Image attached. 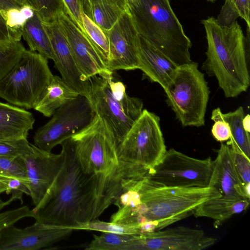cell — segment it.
I'll return each mask as SVG.
<instances>
[{"mask_svg": "<svg viewBox=\"0 0 250 250\" xmlns=\"http://www.w3.org/2000/svg\"><path fill=\"white\" fill-rule=\"evenodd\" d=\"M21 36L29 50L38 52L48 60H53L54 54L49 38L42 21L35 12L24 25Z\"/></svg>", "mask_w": 250, "mask_h": 250, "instance_id": "obj_25", "label": "cell"}, {"mask_svg": "<svg viewBox=\"0 0 250 250\" xmlns=\"http://www.w3.org/2000/svg\"><path fill=\"white\" fill-rule=\"evenodd\" d=\"M166 151L160 118L147 109L143 110L118 145L121 161L140 166L148 170L160 162Z\"/></svg>", "mask_w": 250, "mask_h": 250, "instance_id": "obj_9", "label": "cell"}, {"mask_svg": "<svg viewBox=\"0 0 250 250\" xmlns=\"http://www.w3.org/2000/svg\"><path fill=\"white\" fill-rule=\"evenodd\" d=\"M73 230L38 221L22 229L12 225L0 231V250H38L45 249L67 238Z\"/></svg>", "mask_w": 250, "mask_h": 250, "instance_id": "obj_14", "label": "cell"}, {"mask_svg": "<svg viewBox=\"0 0 250 250\" xmlns=\"http://www.w3.org/2000/svg\"><path fill=\"white\" fill-rule=\"evenodd\" d=\"M80 94L58 76H53L34 109L50 117L61 106L75 99Z\"/></svg>", "mask_w": 250, "mask_h": 250, "instance_id": "obj_21", "label": "cell"}, {"mask_svg": "<svg viewBox=\"0 0 250 250\" xmlns=\"http://www.w3.org/2000/svg\"><path fill=\"white\" fill-rule=\"evenodd\" d=\"M208 1V2H214L215 1H216L217 0H207Z\"/></svg>", "mask_w": 250, "mask_h": 250, "instance_id": "obj_46", "label": "cell"}, {"mask_svg": "<svg viewBox=\"0 0 250 250\" xmlns=\"http://www.w3.org/2000/svg\"><path fill=\"white\" fill-rule=\"evenodd\" d=\"M208 186L215 188L223 199L238 201L250 199L234 167L230 148L227 144H221Z\"/></svg>", "mask_w": 250, "mask_h": 250, "instance_id": "obj_18", "label": "cell"}, {"mask_svg": "<svg viewBox=\"0 0 250 250\" xmlns=\"http://www.w3.org/2000/svg\"><path fill=\"white\" fill-rule=\"evenodd\" d=\"M7 190V185L6 182L0 180V193L5 192Z\"/></svg>", "mask_w": 250, "mask_h": 250, "instance_id": "obj_44", "label": "cell"}, {"mask_svg": "<svg viewBox=\"0 0 250 250\" xmlns=\"http://www.w3.org/2000/svg\"><path fill=\"white\" fill-rule=\"evenodd\" d=\"M120 8L124 11L129 13L130 9L138 5L140 0H115Z\"/></svg>", "mask_w": 250, "mask_h": 250, "instance_id": "obj_42", "label": "cell"}, {"mask_svg": "<svg viewBox=\"0 0 250 250\" xmlns=\"http://www.w3.org/2000/svg\"><path fill=\"white\" fill-rule=\"evenodd\" d=\"M95 115L91 102L80 94L57 109L52 118L38 129L34 136V145L51 152L55 146L88 126Z\"/></svg>", "mask_w": 250, "mask_h": 250, "instance_id": "obj_11", "label": "cell"}, {"mask_svg": "<svg viewBox=\"0 0 250 250\" xmlns=\"http://www.w3.org/2000/svg\"><path fill=\"white\" fill-rule=\"evenodd\" d=\"M69 138L84 172L109 175L129 164L120 160L114 134L96 114L88 126Z\"/></svg>", "mask_w": 250, "mask_h": 250, "instance_id": "obj_8", "label": "cell"}, {"mask_svg": "<svg viewBox=\"0 0 250 250\" xmlns=\"http://www.w3.org/2000/svg\"><path fill=\"white\" fill-rule=\"evenodd\" d=\"M25 50L21 42L0 41V81L12 68Z\"/></svg>", "mask_w": 250, "mask_h": 250, "instance_id": "obj_29", "label": "cell"}, {"mask_svg": "<svg viewBox=\"0 0 250 250\" xmlns=\"http://www.w3.org/2000/svg\"><path fill=\"white\" fill-rule=\"evenodd\" d=\"M90 102L97 115L103 120L118 144L143 110L142 99L129 96L125 84L112 76H94L89 79Z\"/></svg>", "mask_w": 250, "mask_h": 250, "instance_id": "obj_5", "label": "cell"}, {"mask_svg": "<svg viewBox=\"0 0 250 250\" xmlns=\"http://www.w3.org/2000/svg\"><path fill=\"white\" fill-rule=\"evenodd\" d=\"M7 194H12L11 198L13 200H19L23 203L22 194L30 196V192L28 187L21 180L16 178H10L6 182Z\"/></svg>", "mask_w": 250, "mask_h": 250, "instance_id": "obj_36", "label": "cell"}, {"mask_svg": "<svg viewBox=\"0 0 250 250\" xmlns=\"http://www.w3.org/2000/svg\"><path fill=\"white\" fill-rule=\"evenodd\" d=\"M42 23L51 44L55 66L61 74L62 79L90 101V80H86L82 74L58 18L50 22Z\"/></svg>", "mask_w": 250, "mask_h": 250, "instance_id": "obj_15", "label": "cell"}, {"mask_svg": "<svg viewBox=\"0 0 250 250\" xmlns=\"http://www.w3.org/2000/svg\"><path fill=\"white\" fill-rule=\"evenodd\" d=\"M243 125L244 129L248 132H250V115L248 114L247 115L244 116L243 119Z\"/></svg>", "mask_w": 250, "mask_h": 250, "instance_id": "obj_43", "label": "cell"}, {"mask_svg": "<svg viewBox=\"0 0 250 250\" xmlns=\"http://www.w3.org/2000/svg\"><path fill=\"white\" fill-rule=\"evenodd\" d=\"M201 21L208 43L201 69L216 79L226 98L236 97L250 84V29L245 36L237 21L230 28L220 26L213 17Z\"/></svg>", "mask_w": 250, "mask_h": 250, "instance_id": "obj_3", "label": "cell"}, {"mask_svg": "<svg viewBox=\"0 0 250 250\" xmlns=\"http://www.w3.org/2000/svg\"><path fill=\"white\" fill-rule=\"evenodd\" d=\"M214 122L211 134L217 141L222 142L229 140L231 136L230 127L225 121L217 118H211Z\"/></svg>", "mask_w": 250, "mask_h": 250, "instance_id": "obj_38", "label": "cell"}, {"mask_svg": "<svg viewBox=\"0 0 250 250\" xmlns=\"http://www.w3.org/2000/svg\"><path fill=\"white\" fill-rule=\"evenodd\" d=\"M61 145L62 165L42 200L32 209L36 221L74 230L97 219L128 181L145 174L142 167L130 164L109 175L84 172L70 138Z\"/></svg>", "mask_w": 250, "mask_h": 250, "instance_id": "obj_1", "label": "cell"}, {"mask_svg": "<svg viewBox=\"0 0 250 250\" xmlns=\"http://www.w3.org/2000/svg\"><path fill=\"white\" fill-rule=\"evenodd\" d=\"M10 178L18 179L28 187L23 158L0 155V180L6 183Z\"/></svg>", "mask_w": 250, "mask_h": 250, "instance_id": "obj_30", "label": "cell"}, {"mask_svg": "<svg viewBox=\"0 0 250 250\" xmlns=\"http://www.w3.org/2000/svg\"><path fill=\"white\" fill-rule=\"evenodd\" d=\"M38 17L42 22L52 21L59 15L67 12L62 0H28Z\"/></svg>", "mask_w": 250, "mask_h": 250, "instance_id": "obj_31", "label": "cell"}, {"mask_svg": "<svg viewBox=\"0 0 250 250\" xmlns=\"http://www.w3.org/2000/svg\"><path fill=\"white\" fill-rule=\"evenodd\" d=\"M239 14L229 0H225L217 18L218 24L221 27L230 28L237 21Z\"/></svg>", "mask_w": 250, "mask_h": 250, "instance_id": "obj_35", "label": "cell"}, {"mask_svg": "<svg viewBox=\"0 0 250 250\" xmlns=\"http://www.w3.org/2000/svg\"><path fill=\"white\" fill-rule=\"evenodd\" d=\"M67 14L83 30L82 15L84 0H62Z\"/></svg>", "mask_w": 250, "mask_h": 250, "instance_id": "obj_37", "label": "cell"}, {"mask_svg": "<svg viewBox=\"0 0 250 250\" xmlns=\"http://www.w3.org/2000/svg\"><path fill=\"white\" fill-rule=\"evenodd\" d=\"M74 230H86L122 234H138L141 233L137 226L113 222H104L97 219L80 224Z\"/></svg>", "mask_w": 250, "mask_h": 250, "instance_id": "obj_28", "label": "cell"}, {"mask_svg": "<svg viewBox=\"0 0 250 250\" xmlns=\"http://www.w3.org/2000/svg\"><path fill=\"white\" fill-rule=\"evenodd\" d=\"M107 36L110 48L107 67L112 71L133 70L139 68L137 41L139 34L130 14L124 12L109 30Z\"/></svg>", "mask_w": 250, "mask_h": 250, "instance_id": "obj_16", "label": "cell"}, {"mask_svg": "<svg viewBox=\"0 0 250 250\" xmlns=\"http://www.w3.org/2000/svg\"><path fill=\"white\" fill-rule=\"evenodd\" d=\"M82 20L84 31L98 50L107 66L110 55L109 42L107 36L83 12L82 13Z\"/></svg>", "mask_w": 250, "mask_h": 250, "instance_id": "obj_27", "label": "cell"}, {"mask_svg": "<svg viewBox=\"0 0 250 250\" xmlns=\"http://www.w3.org/2000/svg\"><path fill=\"white\" fill-rule=\"evenodd\" d=\"M216 240L201 229L180 226L136 234L126 250H202Z\"/></svg>", "mask_w": 250, "mask_h": 250, "instance_id": "obj_12", "label": "cell"}, {"mask_svg": "<svg viewBox=\"0 0 250 250\" xmlns=\"http://www.w3.org/2000/svg\"><path fill=\"white\" fill-rule=\"evenodd\" d=\"M33 211L27 206L0 213V231L25 217H33Z\"/></svg>", "mask_w": 250, "mask_h": 250, "instance_id": "obj_34", "label": "cell"}, {"mask_svg": "<svg viewBox=\"0 0 250 250\" xmlns=\"http://www.w3.org/2000/svg\"><path fill=\"white\" fill-rule=\"evenodd\" d=\"M22 6L16 0H0V14L6 21L7 15L10 10L21 9Z\"/></svg>", "mask_w": 250, "mask_h": 250, "instance_id": "obj_41", "label": "cell"}, {"mask_svg": "<svg viewBox=\"0 0 250 250\" xmlns=\"http://www.w3.org/2000/svg\"><path fill=\"white\" fill-rule=\"evenodd\" d=\"M58 19L63 29L73 55L84 79L96 76H112L102 56L82 30L66 12L61 13Z\"/></svg>", "mask_w": 250, "mask_h": 250, "instance_id": "obj_13", "label": "cell"}, {"mask_svg": "<svg viewBox=\"0 0 250 250\" xmlns=\"http://www.w3.org/2000/svg\"><path fill=\"white\" fill-rule=\"evenodd\" d=\"M13 200L10 198L9 200L5 202L2 201L0 198V210L5 206L10 204Z\"/></svg>", "mask_w": 250, "mask_h": 250, "instance_id": "obj_45", "label": "cell"}, {"mask_svg": "<svg viewBox=\"0 0 250 250\" xmlns=\"http://www.w3.org/2000/svg\"><path fill=\"white\" fill-rule=\"evenodd\" d=\"M213 165L210 157L196 159L170 148L167 150L160 162L148 171L147 176L161 186L204 188L208 186Z\"/></svg>", "mask_w": 250, "mask_h": 250, "instance_id": "obj_10", "label": "cell"}, {"mask_svg": "<svg viewBox=\"0 0 250 250\" xmlns=\"http://www.w3.org/2000/svg\"><path fill=\"white\" fill-rule=\"evenodd\" d=\"M34 122L31 113L0 102V141L27 138Z\"/></svg>", "mask_w": 250, "mask_h": 250, "instance_id": "obj_20", "label": "cell"}, {"mask_svg": "<svg viewBox=\"0 0 250 250\" xmlns=\"http://www.w3.org/2000/svg\"><path fill=\"white\" fill-rule=\"evenodd\" d=\"M135 234H122L103 232L100 235H93V239L85 250H126Z\"/></svg>", "mask_w": 250, "mask_h": 250, "instance_id": "obj_26", "label": "cell"}, {"mask_svg": "<svg viewBox=\"0 0 250 250\" xmlns=\"http://www.w3.org/2000/svg\"><path fill=\"white\" fill-rule=\"evenodd\" d=\"M129 13L139 35L178 67L192 62L189 52L191 42L169 0H140Z\"/></svg>", "mask_w": 250, "mask_h": 250, "instance_id": "obj_4", "label": "cell"}, {"mask_svg": "<svg viewBox=\"0 0 250 250\" xmlns=\"http://www.w3.org/2000/svg\"><path fill=\"white\" fill-rule=\"evenodd\" d=\"M53 76L48 59L26 49L0 81V97L15 105L34 108Z\"/></svg>", "mask_w": 250, "mask_h": 250, "instance_id": "obj_7", "label": "cell"}, {"mask_svg": "<svg viewBox=\"0 0 250 250\" xmlns=\"http://www.w3.org/2000/svg\"><path fill=\"white\" fill-rule=\"evenodd\" d=\"M137 56L138 69L149 81L159 83L165 90L178 67L139 35L137 41Z\"/></svg>", "mask_w": 250, "mask_h": 250, "instance_id": "obj_19", "label": "cell"}, {"mask_svg": "<svg viewBox=\"0 0 250 250\" xmlns=\"http://www.w3.org/2000/svg\"><path fill=\"white\" fill-rule=\"evenodd\" d=\"M250 29V0H229Z\"/></svg>", "mask_w": 250, "mask_h": 250, "instance_id": "obj_40", "label": "cell"}, {"mask_svg": "<svg viewBox=\"0 0 250 250\" xmlns=\"http://www.w3.org/2000/svg\"><path fill=\"white\" fill-rule=\"evenodd\" d=\"M249 204L250 199L231 201L220 197L202 203L194 210L193 214L196 217L211 218L219 225L246 209Z\"/></svg>", "mask_w": 250, "mask_h": 250, "instance_id": "obj_22", "label": "cell"}, {"mask_svg": "<svg viewBox=\"0 0 250 250\" xmlns=\"http://www.w3.org/2000/svg\"><path fill=\"white\" fill-rule=\"evenodd\" d=\"M33 151V145L27 138L0 141V155L23 158Z\"/></svg>", "mask_w": 250, "mask_h": 250, "instance_id": "obj_32", "label": "cell"}, {"mask_svg": "<svg viewBox=\"0 0 250 250\" xmlns=\"http://www.w3.org/2000/svg\"><path fill=\"white\" fill-rule=\"evenodd\" d=\"M244 111L240 106L233 111L223 113L219 107L212 110L211 118H217L226 122L230 129L231 136L227 145L238 148L245 156L250 159V136L243 125Z\"/></svg>", "mask_w": 250, "mask_h": 250, "instance_id": "obj_24", "label": "cell"}, {"mask_svg": "<svg viewBox=\"0 0 250 250\" xmlns=\"http://www.w3.org/2000/svg\"><path fill=\"white\" fill-rule=\"evenodd\" d=\"M198 68L193 62L178 67L164 90L167 104L184 127L205 125L210 91L204 74Z\"/></svg>", "mask_w": 250, "mask_h": 250, "instance_id": "obj_6", "label": "cell"}, {"mask_svg": "<svg viewBox=\"0 0 250 250\" xmlns=\"http://www.w3.org/2000/svg\"><path fill=\"white\" fill-rule=\"evenodd\" d=\"M83 11L104 32L110 30L124 12L115 0H84Z\"/></svg>", "mask_w": 250, "mask_h": 250, "instance_id": "obj_23", "label": "cell"}, {"mask_svg": "<svg viewBox=\"0 0 250 250\" xmlns=\"http://www.w3.org/2000/svg\"><path fill=\"white\" fill-rule=\"evenodd\" d=\"M21 34L13 30L0 14V41L20 42Z\"/></svg>", "mask_w": 250, "mask_h": 250, "instance_id": "obj_39", "label": "cell"}, {"mask_svg": "<svg viewBox=\"0 0 250 250\" xmlns=\"http://www.w3.org/2000/svg\"><path fill=\"white\" fill-rule=\"evenodd\" d=\"M229 146L236 171L246 191L250 193V159L236 147Z\"/></svg>", "mask_w": 250, "mask_h": 250, "instance_id": "obj_33", "label": "cell"}, {"mask_svg": "<svg viewBox=\"0 0 250 250\" xmlns=\"http://www.w3.org/2000/svg\"><path fill=\"white\" fill-rule=\"evenodd\" d=\"M221 196L212 187H166L154 183L146 175L124 189L119 198L121 208L110 221L137 226L141 233L150 232L188 217L202 203Z\"/></svg>", "mask_w": 250, "mask_h": 250, "instance_id": "obj_2", "label": "cell"}, {"mask_svg": "<svg viewBox=\"0 0 250 250\" xmlns=\"http://www.w3.org/2000/svg\"><path fill=\"white\" fill-rule=\"evenodd\" d=\"M33 152L24 160L28 186L33 204L37 206L52 184L63 163V153L56 154L33 145Z\"/></svg>", "mask_w": 250, "mask_h": 250, "instance_id": "obj_17", "label": "cell"}]
</instances>
